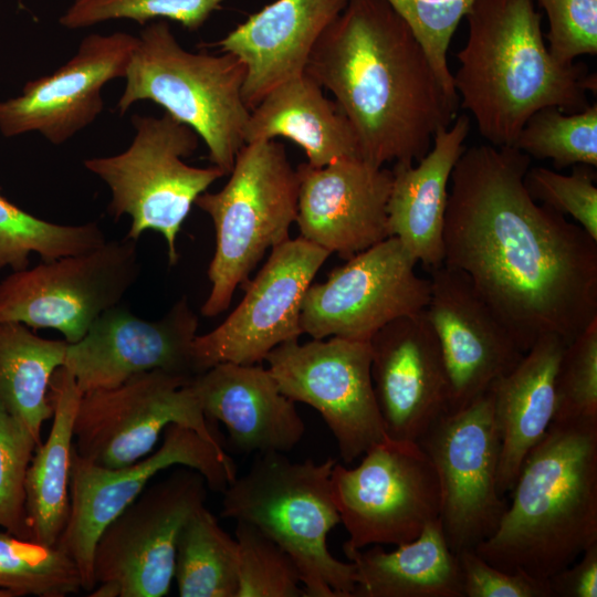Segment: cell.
<instances>
[{
	"label": "cell",
	"instance_id": "6da1fadb",
	"mask_svg": "<svg viewBox=\"0 0 597 597\" xmlns=\"http://www.w3.org/2000/svg\"><path fill=\"white\" fill-rule=\"evenodd\" d=\"M515 147L464 148L450 178L443 263L462 271L525 353L597 320V240L538 203Z\"/></svg>",
	"mask_w": 597,
	"mask_h": 597
},
{
	"label": "cell",
	"instance_id": "7a4b0ae2",
	"mask_svg": "<svg viewBox=\"0 0 597 597\" xmlns=\"http://www.w3.org/2000/svg\"><path fill=\"white\" fill-rule=\"evenodd\" d=\"M305 72L329 91L356 136L359 156L420 160L458 116L407 23L385 0H348L317 41Z\"/></svg>",
	"mask_w": 597,
	"mask_h": 597
},
{
	"label": "cell",
	"instance_id": "3957f363",
	"mask_svg": "<svg viewBox=\"0 0 597 597\" xmlns=\"http://www.w3.org/2000/svg\"><path fill=\"white\" fill-rule=\"evenodd\" d=\"M469 34L457 54L453 85L479 133L495 147H513L527 118L554 106L586 109L596 75L582 62L555 60L545 44L533 0H475Z\"/></svg>",
	"mask_w": 597,
	"mask_h": 597
},
{
	"label": "cell",
	"instance_id": "277c9868",
	"mask_svg": "<svg viewBox=\"0 0 597 597\" xmlns=\"http://www.w3.org/2000/svg\"><path fill=\"white\" fill-rule=\"evenodd\" d=\"M511 492L474 551L503 570L547 580L597 543V421H552Z\"/></svg>",
	"mask_w": 597,
	"mask_h": 597
},
{
	"label": "cell",
	"instance_id": "5b68a950",
	"mask_svg": "<svg viewBox=\"0 0 597 597\" xmlns=\"http://www.w3.org/2000/svg\"><path fill=\"white\" fill-rule=\"evenodd\" d=\"M336 462L256 453L248 471L222 492L221 516L256 526L286 551L305 597H353L356 586L353 563L337 559L327 545L341 523L331 482Z\"/></svg>",
	"mask_w": 597,
	"mask_h": 597
},
{
	"label": "cell",
	"instance_id": "8992f818",
	"mask_svg": "<svg viewBox=\"0 0 597 597\" xmlns=\"http://www.w3.org/2000/svg\"><path fill=\"white\" fill-rule=\"evenodd\" d=\"M124 78L121 115L139 101L160 105L198 134L213 166L230 174L250 116L242 96L245 67L237 56L189 52L158 20L142 30Z\"/></svg>",
	"mask_w": 597,
	"mask_h": 597
},
{
	"label": "cell",
	"instance_id": "52a82bcc",
	"mask_svg": "<svg viewBox=\"0 0 597 597\" xmlns=\"http://www.w3.org/2000/svg\"><path fill=\"white\" fill-rule=\"evenodd\" d=\"M298 178L282 144L256 140L239 150L228 182L205 191L195 205L212 220L216 248L208 268L210 293L201 307L206 317L224 312L235 289L269 249L290 239L296 220Z\"/></svg>",
	"mask_w": 597,
	"mask_h": 597
},
{
	"label": "cell",
	"instance_id": "ba28073f",
	"mask_svg": "<svg viewBox=\"0 0 597 597\" xmlns=\"http://www.w3.org/2000/svg\"><path fill=\"white\" fill-rule=\"evenodd\" d=\"M135 135L117 155L93 157L84 167L111 190L107 212L129 216L126 237L137 241L147 230L165 238L170 265L178 261L177 235L196 199L219 178L221 169L184 161L197 149L198 134L165 112L160 117L133 115Z\"/></svg>",
	"mask_w": 597,
	"mask_h": 597
},
{
	"label": "cell",
	"instance_id": "9c48e42d",
	"mask_svg": "<svg viewBox=\"0 0 597 597\" xmlns=\"http://www.w3.org/2000/svg\"><path fill=\"white\" fill-rule=\"evenodd\" d=\"M341 523L348 533L343 549L400 545L439 520L437 472L418 442L386 437L352 469L338 462L331 474Z\"/></svg>",
	"mask_w": 597,
	"mask_h": 597
},
{
	"label": "cell",
	"instance_id": "30bf717a",
	"mask_svg": "<svg viewBox=\"0 0 597 597\" xmlns=\"http://www.w3.org/2000/svg\"><path fill=\"white\" fill-rule=\"evenodd\" d=\"M139 273L137 241L127 237L13 271L0 282V322L52 328L76 343L103 313L121 304Z\"/></svg>",
	"mask_w": 597,
	"mask_h": 597
},
{
	"label": "cell",
	"instance_id": "8fae6325",
	"mask_svg": "<svg viewBox=\"0 0 597 597\" xmlns=\"http://www.w3.org/2000/svg\"><path fill=\"white\" fill-rule=\"evenodd\" d=\"M163 434L157 450L121 468L97 465L73 448L70 514L55 546L76 564L82 589L86 593L96 586L93 555L100 534L159 472L177 465L191 468L203 475L208 489L220 493L237 476L228 452L219 450L195 430L171 423Z\"/></svg>",
	"mask_w": 597,
	"mask_h": 597
},
{
	"label": "cell",
	"instance_id": "7c38bea8",
	"mask_svg": "<svg viewBox=\"0 0 597 597\" xmlns=\"http://www.w3.org/2000/svg\"><path fill=\"white\" fill-rule=\"evenodd\" d=\"M187 376L155 369L121 385L83 392L74 420V450L104 468H121L149 454L167 426L195 430L227 451ZM228 452V451H227Z\"/></svg>",
	"mask_w": 597,
	"mask_h": 597
},
{
	"label": "cell",
	"instance_id": "4fadbf2b",
	"mask_svg": "<svg viewBox=\"0 0 597 597\" xmlns=\"http://www.w3.org/2000/svg\"><path fill=\"white\" fill-rule=\"evenodd\" d=\"M327 338L285 342L265 362L286 397L321 415L349 464L387 434L374 391L370 343Z\"/></svg>",
	"mask_w": 597,
	"mask_h": 597
},
{
	"label": "cell",
	"instance_id": "5bb4252c",
	"mask_svg": "<svg viewBox=\"0 0 597 597\" xmlns=\"http://www.w3.org/2000/svg\"><path fill=\"white\" fill-rule=\"evenodd\" d=\"M147 485L100 534L93 555L95 584L114 583L119 597H163L169 593L177 543L189 517L205 505L201 473L177 465Z\"/></svg>",
	"mask_w": 597,
	"mask_h": 597
},
{
	"label": "cell",
	"instance_id": "9a60e30c",
	"mask_svg": "<svg viewBox=\"0 0 597 597\" xmlns=\"http://www.w3.org/2000/svg\"><path fill=\"white\" fill-rule=\"evenodd\" d=\"M418 443L437 472L439 521L450 548L474 549L495 531L507 505L498 490L501 440L489 391L447 411Z\"/></svg>",
	"mask_w": 597,
	"mask_h": 597
},
{
	"label": "cell",
	"instance_id": "2e32d148",
	"mask_svg": "<svg viewBox=\"0 0 597 597\" xmlns=\"http://www.w3.org/2000/svg\"><path fill=\"white\" fill-rule=\"evenodd\" d=\"M395 237L355 254L325 282L311 284L302 305L303 334L369 342L388 323L426 308L430 281Z\"/></svg>",
	"mask_w": 597,
	"mask_h": 597
},
{
	"label": "cell",
	"instance_id": "e0dca14e",
	"mask_svg": "<svg viewBox=\"0 0 597 597\" xmlns=\"http://www.w3.org/2000/svg\"><path fill=\"white\" fill-rule=\"evenodd\" d=\"M329 255L302 237L274 247L255 277L242 285L239 305L219 326L196 336L198 373L219 363L260 364L279 345L298 339L305 294Z\"/></svg>",
	"mask_w": 597,
	"mask_h": 597
},
{
	"label": "cell",
	"instance_id": "ac0fdd59",
	"mask_svg": "<svg viewBox=\"0 0 597 597\" xmlns=\"http://www.w3.org/2000/svg\"><path fill=\"white\" fill-rule=\"evenodd\" d=\"M197 328L198 316L186 296L155 321L118 304L103 313L83 338L67 345L62 367L82 394L113 388L155 369L193 378L199 375L192 352Z\"/></svg>",
	"mask_w": 597,
	"mask_h": 597
},
{
	"label": "cell",
	"instance_id": "d6986e66",
	"mask_svg": "<svg viewBox=\"0 0 597 597\" xmlns=\"http://www.w3.org/2000/svg\"><path fill=\"white\" fill-rule=\"evenodd\" d=\"M138 38L126 32L85 36L77 52L54 73L28 82L22 93L0 101V132L13 137L38 132L61 145L102 113L103 86L125 77Z\"/></svg>",
	"mask_w": 597,
	"mask_h": 597
},
{
	"label": "cell",
	"instance_id": "ffe728a7",
	"mask_svg": "<svg viewBox=\"0 0 597 597\" xmlns=\"http://www.w3.org/2000/svg\"><path fill=\"white\" fill-rule=\"evenodd\" d=\"M429 271L425 312L448 373L449 410H455L514 368L524 352L467 274L444 263Z\"/></svg>",
	"mask_w": 597,
	"mask_h": 597
},
{
	"label": "cell",
	"instance_id": "44dd1931",
	"mask_svg": "<svg viewBox=\"0 0 597 597\" xmlns=\"http://www.w3.org/2000/svg\"><path fill=\"white\" fill-rule=\"evenodd\" d=\"M371 378L387 437L418 442L449 411L450 385L425 310L381 327L369 341Z\"/></svg>",
	"mask_w": 597,
	"mask_h": 597
},
{
	"label": "cell",
	"instance_id": "7402d4cb",
	"mask_svg": "<svg viewBox=\"0 0 597 597\" xmlns=\"http://www.w3.org/2000/svg\"><path fill=\"white\" fill-rule=\"evenodd\" d=\"M296 172L300 237L344 260L389 238L391 170L354 157Z\"/></svg>",
	"mask_w": 597,
	"mask_h": 597
},
{
	"label": "cell",
	"instance_id": "603a6c76",
	"mask_svg": "<svg viewBox=\"0 0 597 597\" xmlns=\"http://www.w3.org/2000/svg\"><path fill=\"white\" fill-rule=\"evenodd\" d=\"M190 386L207 419L224 426L238 453L286 454L305 433L295 401L258 364L219 363L195 376Z\"/></svg>",
	"mask_w": 597,
	"mask_h": 597
},
{
	"label": "cell",
	"instance_id": "cb8c5ba5",
	"mask_svg": "<svg viewBox=\"0 0 597 597\" xmlns=\"http://www.w3.org/2000/svg\"><path fill=\"white\" fill-rule=\"evenodd\" d=\"M348 0H275L216 44L245 67L242 96L251 111L274 87L305 72L327 27Z\"/></svg>",
	"mask_w": 597,
	"mask_h": 597
},
{
	"label": "cell",
	"instance_id": "d4e9b609",
	"mask_svg": "<svg viewBox=\"0 0 597 597\" xmlns=\"http://www.w3.org/2000/svg\"><path fill=\"white\" fill-rule=\"evenodd\" d=\"M470 118L458 115L439 129L432 148L415 163H394L387 203L389 237L429 270L443 263V228L452 170L464 150Z\"/></svg>",
	"mask_w": 597,
	"mask_h": 597
},
{
	"label": "cell",
	"instance_id": "484cf974",
	"mask_svg": "<svg viewBox=\"0 0 597 597\" xmlns=\"http://www.w3.org/2000/svg\"><path fill=\"white\" fill-rule=\"evenodd\" d=\"M565 346L557 335L542 336L488 389L501 440L498 490L503 496L553 421L555 378Z\"/></svg>",
	"mask_w": 597,
	"mask_h": 597
},
{
	"label": "cell",
	"instance_id": "4316f807",
	"mask_svg": "<svg viewBox=\"0 0 597 597\" xmlns=\"http://www.w3.org/2000/svg\"><path fill=\"white\" fill-rule=\"evenodd\" d=\"M277 137L300 146L313 167L360 157L349 122L306 72L274 87L250 111L244 144Z\"/></svg>",
	"mask_w": 597,
	"mask_h": 597
},
{
	"label": "cell",
	"instance_id": "83f0119b",
	"mask_svg": "<svg viewBox=\"0 0 597 597\" xmlns=\"http://www.w3.org/2000/svg\"><path fill=\"white\" fill-rule=\"evenodd\" d=\"M343 551L355 568L353 597H464L459 559L439 520L392 551Z\"/></svg>",
	"mask_w": 597,
	"mask_h": 597
},
{
	"label": "cell",
	"instance_id": "f1b7e54d",
	"mask_svg": "<svg viewBox=\"0 0 597 597\" xmlns=\"http://www.w3.org/2000/svg\"><path fill=\"white\" fill-rule=\"evenodd\" d=\"M81 397L72 374L60 367L49 389L51 430L45 442L35 448L25 476L30 541L46 546H55L69 520L74 420Z\"/></svg>",
	"mask_w": 597,
	"mask_h": 597
},
{
	"label": "cell",
	"instance_id": "f546056e",
	"mask_svg": "<svg viewBox=\"0 0 597 597\" xmlns=\"http://www.w3.org/2000/svg\"><path fill=\"white\" fill-rule=\"evenodd\" d=\"M69 343L35 335L19 322H0V402L41 443L52 418L49 389Z\"/></svg>",
	"mask_w": 597,
	"mask_h": 597
},
{
	"label": "cell",
	"instance_id": "4dcf8cb0",
	"mask_svg": "<svg viewBox=\"0 0 597 597\" xmlns=\"http://www.w3.org/2000/svg\"><path fill=\"white\" fill-rule=\"evenodd\" d=\"M180 597H235L238 544L203 505L177 543L175 576Z\"/></svg>",
	"mask_w": 597,
	"mask_h": 597
},
{
	"label": "cell",
	"instance_id": "1f68e13d",
	"mask_svg": "<svg viewBox=\"0 0 597 597\" xmlns=\"http://www.w3.org/2000/svg\"><path fill=\"white\" fill-rule=\"evenodd\" d=\"M106 241L96 222L60 224L28 213L0 192V270L27 269L31 254L42 261L80 254Z\"/></svg>",
	"mask_w": 597,
	"mask_h": 597
},
{
	"label": "cell",
	"instance_id": "d6a6232c",
	"mask_svg": "<svg viewBox=\"0 0 597 597\" xmlns=\"http://www.w3.org/2000/svg\"><path fill=\"white\" fill-rule=\"evenodd\" d=\"M0 588L14 597H65L82 589V577L76 564L57 546L0 532Z\"/></svg>",
	"mask_w": 597,
	"mask_h": 597
},
{
	"label": "cell",
	"instance_id": "836d02e7",
	"mask_svg": "<svg viewBox=\"0 0 597 597\" xmlns=\"http://www.w3.org/2000/svg\"><path fill=\"white\" fill-rule=\"evenodd\" d=\"M513 147L537 159H552L556 169L597 166V104L577 113L547 106L525 122Z\"/></svg>",
	"mask_w": 597,
	"mask_h": 597
},
{
	"label": "cell",
	"instance_id": "e575fe53",
	"mask_svg": "<svg viewBox=\"0 0 597 597\" xmlns=\"http://www.w3.org/2000/svg\"><path fill=\"white\" fill-rule=\"evenodd\" d=\"M235 597H305L298 568L276 542L256 526L237 521Z\"/></svg>",
	"mask_w": 597,
	"mask_h": 597
},
{
	"label": "cell",
	"instance_id": "d590c367",
	"mask_svg": "<svg viewBox=\"0 0 597 597\" xmlns=\"http://www.w3.org/2000/svg\"><path fill=\"white\" fill-rule=\"evenodd\" d=\"M224 0H73L59 22L66 29H82L114 19L145 24L168 19L197 31Z\"/></svg>",
	"mask_w": 597,
	"mask_h": 597
},
{
	"label": "cell",
	"instance_id": "8d00e7d4",
	"mask_svg": "<svg viewBox=\"0 0 597 597\" xmlns=\"http://www.w3.org/2000/svg\"><path fill=\"white\" fill-rule=\"evenodd\" d=\"M553 421H597V320L564 348Z\"/></svg>",
	"mask_w": 597,
	"mask_h": 597
},
{
	"label": "cell",
	"instance_id": "74e56055",
	"mask_svg": "<svg viewBox=\"0 0 597 597\" xmlns=\"http://www.w3.org/2000/svg\"><path fill=\"white\" fill-rule=\"evenodd\" d=\"M407 23L450 96L459 100L447 52L452 36L475 0H385ZM460 102V101H459Z\"/></svg>",
	"mask_w": 597,
	"mask_h": 597
},
{
	"label": "cell",
	"instance_id": "f35d334b",
	"mask_svg": "<svg viewBox=\"0 0 597 597\" xmlns=\"http://www.w3.org/2000/svg\"><path fill=\"white\" fill-rule=\"evenodd\" d=\"M38 442L0 402V527L30 541L25 476Z\"/></svg>",
	"mask_w": 597,
	"mask_h": 597
},
{
	"label": "cell",
	"instance_id": "ab89813d",
	"mask_svg": "<svg viewBox=\"0 0 597 597\" xmlns=\"http://www.w3.org/2000/svg\"><path fill=\"white\" fill-rule=\"evenodd\" d=\"M530 196L554 211L572 217L597 240V186L591 166H573L570 175L531 167L524 176Z\"/></svg>",
	"mask_w": 597,
	"mask_h": 597
},
{
	"label": "cell",
	"instance_id": "60d3db41",
	"mask_svg": "<svg viewBox=\"0 0 597 597\" xmlns=\"http://www.w3.org/2000/svg\"><path fill=\"white\" fill-rule=\"evenodd\" d=\"M546 11L548 51L559 63L597 53V0H538Z\"/></svg>",
	"mask_w": 597,
	"mask_h": 597
},
{
	"label": "cell",
	"instance_id": "b9f144b4",
	"mask_svg": "<svg viewBox=\"0 0 597 597\" xmlns=\"http://www.w3.org/2000/svg\"><path fill=\"white\" fill-rule=\"evenodd\" d=\"M457 556L464 597H551L547 580L523 570H503L488 563L474 549H463Z\"/></svg>",
	"mask_w": 597,
	"mask_h": 597
},
{
	"label": "cell",
	"instance_id": "7bdbcfd3",
	"mask_svg": "<svg viewBox=\"0 0 597 597\" xmlns=\"http://www.w3.org/2000/svg\"><path fill=\"white\" fill-rule=\"evenodd\" d=\"M551 597H597V543L547 579Z\"/></svg>",
	"mask_w": 597,
	"mask_h": 597
},
{
	"label": "cell",
	"instance_id": "ee69618b",
	"mask_svg": "<svg viewBox=\"0 0 597 597\" xmlns=\"http://www.w3.org/2000/svg\"><path fill=\"white\" fill-rule=\"evenodd\" d=\"M0 597H14V595L7 589L0 588Z\"/></svg>",
	"mask_w": 597,
	"mask_h": 597
}]
</instances>
